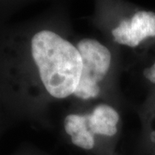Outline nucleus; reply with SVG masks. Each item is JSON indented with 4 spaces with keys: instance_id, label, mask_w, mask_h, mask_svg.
Wrapping results in <instances>:
<instances>
[{
    "instance_id": "nucleus-1",
    "label": "nucleus",
    "mask_w": 155,
    "mask_h": 155,
    "mask_svg": "<svg viewBox=\"0 0 155 155\" xmlns=\"http://www.w3.org/2000/svg\"><path fill=\"white\" fill-rule=\"evenodd\" d=\"M31 51L48 92L56 98L73 94L82 72L78 50L54 32L41 30L32 38Z\"/></svg>"
},
{
    "instance_id": "nucleus-2",
    "label": "nucleus",
    "mask_w": 155,
    "mask_h": 155,
    "mask_svg": "<svg viewBox=\"0 0 155 155\" xmlns=\"http://www.w3.org/2000/svg\"><path fill=\"white\" fill-rule=\"evenodd\" d=\"M77 49L82 60V72L73 94L82 99L95 97L99 93L98 83L105 77L110 66V52L105 46L92 39L80 41Z\"/></svg>"
},
{
    "instance_id": "nucleus-3",
    "label": "nucleus",
    "mask_w": 155,
    "mask_h": 155,
    "mask_svg": "<svg viewBox=\"0 0 155 155\" xmlns=\"http://www.w3.org/2000/svg\"><path fill=\"white\" fill-rule=\"evenodd\" d=\"M112 35L120 44L137 47L146 38L155 36V13L146 11L136 12L129 21H122L114 28Z\"/></svg>"
},
{
    "instance_id": "nucleus-4",
    "label": "nucleus",
    "mask_w": 155,
    "mask_h": 155,
    "mask_svg": "<svg viewBox=\"0 0 155 155\" xmlns=\"http://www.w3.org/2000/svg\"><path fill=\"white\" fill-rule=\"evenodd\" d=\"M86 116L89 130L92 134L113 136L117 132L119 115L110 106L97 105L91 115Z\"/></svg>"
},
{
    "instance_id": "nucleus-5",
    "label": "nucleus",
    "mask_w": 155,
    "mask_h": 155,
    "mask_svg": "<svg viewBox=\"0 0 155 155\" xmlns=\"http://www.w3.org/2000/svg\"><path fill=\"white\" fill-rule=\"evenodd\" d=\"M65 130L71 136L72 143L83 149H91L94 147V137L87 125V116L69 115L64 120Z\"/></svg>"
},
{
    "instance_id": "nucleus-6",
    "label": "nucleus",
    "mask_w": 155,
    "mask_h": 155,
    "mask_svg": "<svg viewBox=\"0 0 155 155\" xmlns=\"http://www.w3.org/2000/svg\"><path fill=\"white\" fill-rule=\"evenodd\" d=\"M144 75L149 81L155 83V63L152 67H148L145 70Z\"/></svg>"
}]
</instances>
